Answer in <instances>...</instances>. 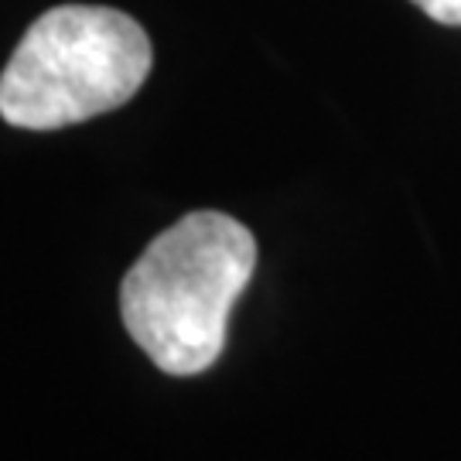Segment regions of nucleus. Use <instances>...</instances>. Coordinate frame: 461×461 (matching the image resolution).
I'll use <instances>...</instances> for the list:
<instances>
[{
	"instance_id": "3",
	"label": "nucleus",
	"mask_w": 461,
	"mask_h": 461,
	"mask_svg": "<svg viewBox=\"0 0 461 461\" xmlns=\"http://www.w3.org/2000/svg\"><path fill=\"white\" fill-rule=\"evenodd\" d=\"M430 21L447 24V28H461V0H413Z\"/></svg>"
},
{
	"instance_id": "1",
	"label": "nucleus",
	"mask_w": 461,
	"mask_h": 461,
	"mask_svg": "<svg viewBox=\"0 0 461 461\" xmlns=\"http://www.w3.org/2000/svg\"><path fill=\"white\" fill-rule=\"evenodd\" d=\"M257 240L222 212H192L150 243L120 284V314L150 363L198 376L222 356L230 312L253 277Z\"/></svg>"
},
{
	"instance_id": "2",
	"label": "nucleus",
	"mask_w": 461,
	"mask_h": 461,
	"mask_svg": "<svg viewBox=\"0 0 461 461\" xmlns=\"http://www.w3.org/2000/svg\"><path fill=\"white\" fill-rule=\"evenodd\" d=\"M154 51L131 14L62 4L34 21L0 76V116L21 131H62L123 106Z\"/></svg>"
}]
</instances>
